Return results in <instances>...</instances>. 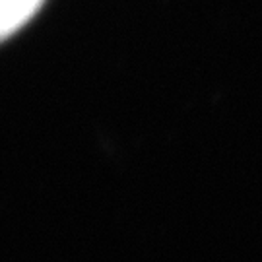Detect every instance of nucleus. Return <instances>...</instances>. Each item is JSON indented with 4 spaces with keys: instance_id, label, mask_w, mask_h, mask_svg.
<instances>
[{
    "instance_id": "1",
    "label": "nucleus",
    "mask_w": 262,
    "mask_h": 262,
    "mask_svg": "<svg viewBox=\"0 0 262 262\" xmlns=\"http://www.w3.org/2000/svg\"><path fill=\"white\" fill-rule=\"evenodd\" d=\"M43 4L45 0H0V43L28 26Z\"/></svg>"
}]
</instances>
